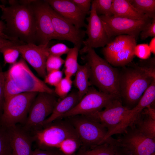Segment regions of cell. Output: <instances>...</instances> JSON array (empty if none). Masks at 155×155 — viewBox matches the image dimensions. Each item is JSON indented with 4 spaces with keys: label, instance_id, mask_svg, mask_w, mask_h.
I'll list each match as a JSON object with an SVG mask.
<instances>
[{
    "label": "cell",
    "instance_id": "1",
    "mask_svg": "<svg viewBox=\"0 0 155 155\" xmlns=\"http://www.w3.org/2000/svg\"><path fill=\"white\" fill-rule=\"evenodd\" d=\"M31 1H10V6L1 9V18L6 22L5 34L25 43L36 44V21Z\"/></svg>",
    "mask_w": 155,
    "mask_h": 155
},
{
    "label": "cell",
    "instance_id": "2",
    "mask_svg": "<svg viewBox=\"0 0 155 155\" xmlns=\"http://www.w3.org/2000/svg\"><path fill=\"white\" fill-rule=\"evenodd\" d=\"M85 53L83 59L89 67L91 84L100 91L120 98L119 71L99 56L93 49H88Z\"/></svg>",
    "mask_w": 155,
    "mask_h": 155
},
{
    "label": "cell",
    "instance_id": "3",
    "mask_svg": "<svg viewBox=\"0 0 155 155\" xmlns=\"http://www.w3.org/2000/svg\"><path fill=\"white\" fill-rule=\"evenodd\" d=\"M154 79L138 66L124 69L119 72V79L123 105L130 110L135 107Z\"/></svg>",
    "mask_w": 155,
    "mask_h": 155
},
{
    "label": "cell",
    "instance_id": "4",
    "mask_svg": "<svg viewBox=\"0 0 155 155\" xmlns=\"http://www.w3.org/2000/svg\"><path fill=\"white\" fill-rule=\"evenodd\" d=\"M32 132L33 141L38 148L42 150L59 149L67 139H79L75 128L65 118L55 120Z\"/></svg>",
    "mask_w": 155,
    "mask_h": 155
},
{
    "label": "cell",
    "instance_id": "5",
    "mask_svg": "<svg viewBox=\"0 0 155 155\" xmlns=\"http://www.w3.org/2000/svg\"><path fill=\"white\" fill-rule=\"evenodd\" d=\"M65 118L75 128L84 148H92L113 139L106 140L107 129L89 116L79 115Z\"/></svg>",
    "mask_w": 155,
    "mask_h": 155
},
{
    "label": "cell",
    "instance_id": "6",
    "mask_svg": "<svg viewBox=\"0 0 155 155\" xmlns=\"http://www.w3.org/2000/svg\"><path fill=\"white\" fill-rule=\"evenodd\" d=\"M38 93L23 92L4 100L0 125L7 128L17 123L24 124L31 104Z\"/></svg>",
    "mask_w": 155,
    "mask_h": 155
},
{
    "label": "cell",
    "instance_id": "7",
    "mask_svg": "<svg viewBox=\"0 0 155 155\" xmlns=\"http://www.w3.org/2000/svg\"><path fill=\"white\" fill-rule=\"evenodd\" d=\"M4 73L5 77L9 79L22 93L46 92L55 94L54 90L33 73L22 57Z\"/></svg>",
    "mask_w": 155,
    "mask_h": 155
},
{
    "label": "cell",
    "instance_id": "8",
    "mask_svg": "<svg viewBox=\"0 0 155 155\" xmlns=\"http://www.w3.org/2000/svg\"><path fill=\"white\" fill-rule=\"evenodd\" d=\"M57 101L55 94L38 93L30 106L23 129L28 132L40 128L47 117L52 113Z\"/></svg>",
    "mask_w": 155,
    "mask_h": 155
},
{
    "label": "cell",
    "instance_id": "9",
    "mask_svg": "<svg viewBox=\"0 0 155 155\" xmlns=\"http://www.w3.org/2000/svg\"><path fill=\"white\" fill-rule=\"evenodd\" d=\"M99 16L110 39L114 36L127 35L136 39L141 31L152 22L153 19H133L114 16Z\"/></svg>",
    "mask_w": 155,
    "mask_h": 155
},
{
    "label": "cell",
    "instance_id": "10",
    "mask_svg": "<svg viewBox=\"0 0 155 155\" xmlns=\"http://www.w3.org/2000/svg\"><path fill=\"white\" fill-rule=\"evenodd\" d=\"M117 140V145L133 155H152L155 152V139L148 137L134 126L129 127Z\"/></svg>",
    "mask_w": 155,
    "mask_h": 155
},
{
    "label": "cell",
    "instance_id": "11",
    "mask_svg": "<svg viewBox=\"0 0 155 155\" xmlns=\"http://www.w3.org/2000/svg\"><path fill=\"white\" fill-rule=\"evenodd\" d=\"M116 98H119L90 87L87 92L78 104L63 115L61 118L79 115H89L92 114L102 110Z\"/></svg>",
    "mask_w": 155,
    "mask_h": 155
},
{
    "label": "cell",
    "instance_id": "12",
    "mask_svg": "<svg viewBox=\"0 0 155 155\" xmlns=\"http://www.w3.org/2000/svg\"><path fill=\"white\" fill-rule=\"evenodd\" d=\"M35 18L36 42L48 45L51 40L57 39L49 13L48 4L45 1L31 0Z\"/></svg>",
    "mask_w": 155,
    "mask_h": 155
},
{
    "label": "cell",
    "instance_id": "13",
    "mask_svg": "<svg viewBox=\"0 0 155 155\" xmlns=\"http://www.w3.org/2000/svg\"><path fill=\"white\" fill-rule=\"evenodd\" d=\"M90 16L86 19L88 24L86 27V34L88 38L83 41L84 47L80 51L84 53L89 48L104 47L110 41L102 22L97 14L94 3L92 1Z\"/></svg>",
    "mask_w": 155,
    "mask_h": 155
},
{
    "label": "cell",
    "instance_id": "14",
    "mask_svg": "<svg viewBox=\"0 0 155 155\" xmlns=\"http://www.w3.org/2000/svg\"><path fill=\"white\" fill-rule=\"evenodd\" d=\"M129 109L123 106L121 99L116 98L111 101L103 110L86 115L94 119L107 130L105 140L108 135L119 125L128 113Z\"/></svg>",
    "mask_w": 155,
    "mask_h": 155
},
{
    "label": "cell",
    "instance_id": "15",
    "mask_svg": "<svg viewBox=\"0 0 155 155\" xmlns=\"http://www.w3.org/2000/svg\"><path fill=\"white\" fill-rule=\"evenodd\" d=\"M48 8L58 40L69 41L80 49L83 44L85 31L58 14L48 4Z\"/></svg>",
    "mask_w": 155,
    "mask_h": 155
},
{
    "label": "cell",
    "instance_id": "16",
    "mask_svg": "<svg viewBox=\"0 0 155 155\" xmlns=\"http://www.w3.org/2000/svg\"><path fill=\"white\" fill-rule=\"evenodd\" d=\"M12 46L18 50L22 57L35 70L39 75L44 79L47 75L46 63L49 54L48 45L23 43Z\"/></svg>",
    "mask_w": 155,
    "mask_h": 155
},
{
    "label": "cell",
    "instance_id": "17",
    "mask_svg": "<svg viewBox=\"0 0 155 155\" xmlns=\"http://www.w3.org/2000/svg\"><path fill=\"white\" fill-rule=\"evenodd\" d=\"M45 1L55 12L77 28L86 27L87 25L85 22V19L86 15L81 11L71 0Z\"/></svg>",
    "mask_w": 155,
    "mask_h": 155
},
{
    "label": "cell",
    "instance_id": "18",
    "mask_svg": "<svg viewBox=\"0 0 155 155\" xmlns=\"http://www.w3.org/2000/svg\"><path fill=\"white\" fill-rule=\"evenodd\" d=\"M6 129L9 135L12 155H31L32 136L16 125Z\"/></svg>",
    "mask_w": 155,
    "mask_h": 155
},
{
    "label": "cell",
    "instance_id": "19",
    "mask_svg": "<svg viewBox=\"0 0 155 155\" xmlns=\"http://www.w3.org/2000/svg\"><path fill=\"white\" fill-rule=\"evenodd\" d=\"M80 100L78 91L73 90L65 97L58 101L52 113L43 123L41 127L57 119L73 108Z\"/></svg>",
    "mask_w": 155,
    "mask_h": 155
},
{
    "label": "cell",
    "instance_id": "20",
    "mask_svg": "<svg viewBox=\"0 0 155 155\" xmlns=\"http://www.w3.org/2000/svg\"><path fill=\"white\" fill-rule=\"evenodd\" d=\"M113 16L130 19L142 20L149 18L137 10L129 0H113Z\"/></svg>",
    "mask_w": 155,
    "mask_h": 155
},
{
    "label": "cell",
    "instance_id": "21",
    "mask_svg": "<svg viewBox=\"0 0 155 155\" xmlns=\"http://www.w3.org/2000/svg\"><path fill=\"white\" fill-rule=\"evenodd\" d=\"M136 40L134 37L127 35L117 36L113 40L110 41L103 49L102 52L106 60L136 41Z\"/></svg>",
    "mask_w": 155,
    "mask_h": 155
},
{
    "label": "cell",
    "instance_id": "22",
    "mask_svg": "<svg viewBox=\"0 0 155 155\" xmlns=\"http://www.w3.org/2000/svg\"><path fill=\"white\" fill-rule=\"evenodd\" d=\"M73 84L78 89L80 101L87 92L91 84L89 81L90 70L87 63L83 65H79L75 74Z\"/></svg>",
    "mask_w": 155,
    "mask_h": 155
},
{
    "label": "cell",
    "instance_id": "23",
    "mask_svg": "<svg viewBox=\"0 0 155 155\" xmlns=\"http://www.w3.org/2000/svg\"><path fill=\"white\" fill-rule=\"evenodd\" d=\"M135 41L106 60L115 66L123 67L131 63L134 56V49L136 45Z\"/></svg>",
    "mask_w": 155,
    "mask_h": 155
},
{
    "label": "cell",
    "instance_id": "24",
    "mask_svg": "<svg viewBox=\"0 0 155 155\" xmlns=\"http://www.w3.org/2000/svg\"><path fill=\"white\" fill-rule=\"evenodd\" d=\"M132 126L148 137L155 139V120L142 112Z\"/></svg>",
    "mask_w": 155,
    "mask_h": 155
},
{
    "label": "cell",
    "instance_id": "25",
    "mask_svg": "<svg viewBox=\"0 0 155 155\" xmlns=\"http://www.w3.org/2000/svg\"><path fill=\"white\" fill-rule=\"evenodd\" d=\"M118 148L116 139L105 142L91 149H83L77 155H114Z\"/></svg>",
    "mask_w": 155,
    "mask_h": 155
},
{
    "label": "cell",
    "instance_id": "26",
    "mask_svg": "<svg viewBox=\"0 0 155 155\" xmlns=\"http://www.w3.org/2000/svg\"><path fill=\"white\" fill-rule=\"evenodd\" d=\"M80 49L74 46L71 48L64 61V72L65 77L71 78L75 74L79 65L78 62Z\"/></svg>",
    "mask_w": 155,
    "mask_h": 155
},
{
    "label": "cell",
    "instance_id": "27",
    "mask_svg": "<svg viewBox=\"0 0 155 155\" xmlns=\"http://www.w3.org/2000/svg\"><path fill=\"white\" fill-rule=\"evenodd\" d=\"M139 12L151 19L155 18V0H129Z\"/></svg>",
    "mask_w": 155,
    "mask_h": 155
},
{
    "label": "cell",
    "instance_id": "28",
    "mask_svg": "<svg viewBox=\"0 0 155 155\" xmlns=\"http://www.w3.org/2000/svg\"><path fill=\"white\" fill-rule=\"evenodd\" d=\"M96 12L99 16H113L112 11L113 0H94Z\"/></svg>",
    "mask_w": 155,
    "mask_h": 155
},
{
    "label": "cell",
    "instance_id": "29",
    "mask_svg": "<svg viewBox=\"0 0 155 155\" xmlns=\"http://www.w3.org/2000/svg\"><path fill=\"white\" fill-rule=\"evenodd\" d=\"M0 155H12L7 131L6 128L0 125Z\"/></svg>",
    "mask_w": 155,
    "mask_h": 155
},
{
    "label": "cell",
    "instance_id": "30",
    "mask_svg": "<svg viewBox=\"0 0 155 155\" xmlns=\"http://www.w3.org/2000/svg\"><path fill=\"white\" fill-rule=\"evenodd\" d=\"M80 146L79 139L70 138L62 143L59 150L65 155H72Z\"/></svg>",
    "mask_w": 155,
    "mask_h": 155
},
{
    "label": "cell",
    "instance_id": "31",
    "mask_svg": "<svg viewBox=\"0 0 155 155\" xmlns=\"http://www.w3.org/2000/svg\"><path fill=\"white\" fill-rule=\"evenodd\" d=\"M72 83L71 78L65 76L55 87V94L61 99L65 97L70 91Z\"/></svg>",
    "mask_w": 155,
    "mask_h": 155
},
{
    "label": "cell",
    "instance_id": "32",
    "mask_svg": "<svg viewBox=\"0 0 155 155\" xmlns=\"http://www.w3.org/2000/svg\"><path fill=\"white\" fill-rule=\"evenodd\" d=\"M12 46H6L0 49L5 63H15L20 54L18 51Z\"/></svg>",
    "mask_w": 155,
    "mask_h": 155
},
{
    "label": "cell",
    "instance_id": "33",
    "mask_svg": "<svg viewBox=\"0 0 155 155\" xmlns=\"http://www.w3.org/2000/svg\"><path fill=\"white\" fill-rule=\"evenodd\" d=\"M65 60L60 57L49 55L48 57L46 63L47 74L54 70H59L64 64Z\"/></svg>",
    "mask_w": 155,
    "mask_h": 155
},
{
    "label": "cell",
    "instance_id": "34",
    "mask_svg": "<svg viewBox=\"0 0 155 155\" xmlns=\"http://www.w3.org/2000/svg\"><path fill=\"white\" fill-rule=\"evenodd\" d=\"M151 53L147 44H136L134 49V54L140 59L145 60L149 59Z\"/></svg>",
    "mask_w": 155,
    "mask_h": 155
},
{
    "label": "cell",
    "instance_id": "35",
    "mask_svg": "<svg viewBox=\"0 0 155 155\" xmlns=\"http://www.w3.org/2000/svg\"><path fill=\"white\" fill-rule=\"evenodd\" d=\"M70 49L64 44L58 43L50 47H48L47 51L49 55H52L60 57L63 55L67 54Z\"/></svg>",
    "mask_w": 155,
    "mask_h": 155
},
{
    "label": "cell",
    "instance_id": "36",
    "mask_svg": "<svg viewBox=\"0 0 155 155\" xmlns=\"http://www.w3.org/2000/svg\"><path fill=\"white\" fill-rule=\"evenodd\" d=\"M63 72L59 70L52 71L47 74L45 78V83L55 87L63 78Z\"/></svg>",
    "mask_w": 155,
    "mask_h": 155
},
{
    "label": "cell",
    "instance_id": "37",
    "mask_svg": "<svg viewBox=\"0 0 155 155\" xmlns=\"http://www.w3.org/2000/svg\"><path fill=\"white\" fill-rule=\"evenodd\" d=\"M140 35L142 40H144L149 37H155V18L140 32Z\"/></svg>",
    "mask_w": 155,
    "mask_h": 155
},
{
    "label": "cell",
    "instance_id": "38",
    "mask_svg": "<svg viewBox=\"0 0 155 155\" xmlns=\"http://www.w3.org/2000/svg\"><path fill=\"white\" fill-rule=\"evenodd\" d=\"M82 12L87 15L90 13L91 0H71Z\"/></svg>",
    "mask_w": 155,
    "mask_h": 155
},
{
    "label": "cell",
    "instance_id": "39",
    "mask_svg": "<svg viewBox=\"0 0 155 155\" xmlns=\"http://www.w3.org/2000/svg\"><path fill=\"white\" fill-rule=\"evenodd\" d=\"M31 155H64L58 149L42 150L36 148L33 151Z\"/></svg>",
    "mask_w": 155,
    "mask_h": 155
},
{
    "label": "cell",
    "instance_id": "40",
    "mask_svg": "<svg viewBox=\"0 0 155 155\" xmlns=\"http://www.w3.org/2000/svg\"><path fill=\"white\" fill-rule=\"evenodd\" d=\"M5 81L4 73L0 71V110L4 102V88Z\"/></svg>",
    "mask_w": 155,
    "mask_h": 155
},
{
    "label": "cell",
    "instance_id": "41",
    "mask_svg": "<svg viewBox=\"0 0 155 155\" xmlns=\"http://www.w3.org/2000/svg\"><path fill=\"white\" fill-rule=\"evenodd\" d=\"M23 43L19 41H14L7 39L0 35V49L6 46H12Z\"/></svg>",
    "mask_w": 155,
    "mask_h": 155
},
{
    "label": "cell",
    "instance_id": "42",
    "mask_svg": "<svg viewBox=\"0 0 155 155\" xmlns=\"http://www.w3.org/2000/svg\"><path fill=\"white\" fill-rule=\"evenodd\" d=\"M151 105L147 106L143 110L142 112L155 120V109L152 107Z\"/></svg>",
    "mask_w": 155,
    "mask_h": 155
},
{
    "label": "cell",
    "instance_id": "43",
    "mask_svg": "<svg viewBox=\"0 0 155 155\" xmlns=\"http://www.w3.org/2000/svg\"><path fill=\"white\" fill-rule=\"evenodd\" d=\"M5 28V23L3 21L0 20V35L7 39L11 40L16 41L14 39L11 38L4 34Z\"/></svg>",
    "mask_w": 155,
    "mask_h": 155
},
{
    "label": "cell",
    "instance_id": "44",
    "mask_svg": "<svg viewBox=\"0 0 155 155\" xmlns=\"http://www.w3.org/2000/svg\"><path fill=\"white\" fill-rule=\"evenodd\" d=\"M151 53L154 55L155 54V37L151 40L148 44Z\"/></svg>",
    "mask_w": 155,
    "mask_h": 155
},
{
    "label": "cell",
    "instance_id": "45",
    "mask_svg": "<svg viewBox=\"0 0 155 155\" xmlns=\"http://www.w3.org/2000/svg\"><path fill=\"white\" fill-rule=\"evenodd\" d=\"M5 7L4 5H3L0 4V8H1V9H3Z\"/></svg>",
    "mask_w": 155,
    "mask_h": 155
},
{
    "label": "cell",
    "instance_id": "46",
    "mask_svg": "<svg viewBox=\"0 0 155 155\" xmlns=\"http://www.w3.org/2000/svg\"><path fill=\"white\" fill-rule=\"evenodd\" d=\"M117 151H116V152H115V154H114V155H117V152H116Z\"/></svg>",
    "mask_w": 155,
    "mask_h": 155
},
{
    "label": "cell",
    "instance_id": "47",
    "mask_svg": "<svg viewBox=\"0 0 155 155\" xmlns=\"http://www.w3.org/2000/svg\"><path fill=\"white\" fill-rule=\"evenodd\" d=\"M152 155H155V153H154V154H153Z\"/></svg>",
    "mask_w": 155,
    "mask_h": 155
},
{
    "label": "cell",
    "instance_id": "48",
    "mask_svg": "<svg viewBox=\"0 0 155 155\" xmlns=\"http://www.w3.org/2000/svg\"></svg>",
    "mask_w": 155,
    "mask_h": 155
}]
</instances>
